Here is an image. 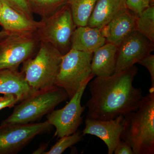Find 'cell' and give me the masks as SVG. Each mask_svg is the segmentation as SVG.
I'll list each match as a JSON object with an SVG mask.
<instances>
[{
	"label": "cell",
	"mask_w": 154,
	"mask_h": 154,
	"mask_svg": "<svg viewBox=\"0 0 154 154\" xmlns=\"http://www.w3.org/2000/svg\"><path fill=\"white\" fill-rule=\"evenodd\" d=\"M113 153L115 154H134L132 148L126 141L121 139L119 142Z\"/></svg>",
	"instance_id": "obj_26"
},
{
	"label": "cell",
	"mask_w": 154,
	"mask_h": 154,
	"mask_svg": "<svg viewBox=\"0 0 154 154\" xmlns=\"http://www.w3.org/2000/svg\"><path fill=\"white\" fill-rule=\"evenodd\" d=\"M136 30L154 42V5L149 6L137 16Z\"/></svg>",
	"instance_id": "obj_20"
},
{
	"label": "cell",
	"mask_w": 154,
	"mask_h": 154,
	"mask_svg": "<svg viewBox=\"0 0 154 154\" xmlns=\"http://www.w3.org/2000/svg\"><path fill=\"white\" fill-rule=\"evenodd\" d=\"M82 131L77 130L72 134L65 136L60 138L58 141L48 151L44 154H61L63 153L67 149L74 145L84 139Z\"/></svg>",
	"instance_id": "obj_21"
},
{
	"label": "cell",
	"mask_w": 154,
	"mask_h": 154,
	"mask_svg": "<svg viewBox=\"0 0 154 154\" xmlns=\"http://www.w3.org/2000/svg\"><path fill=\"white\" fill-rule=\"evenodd\" d=\"M40 22L35 32L39 42L51 45L63 55L68 52L71 49L72 35L77 27L68 5Z\"/></svg>",
	"instance_id": "obj_5"
},
{
	"label": "cell",
	"mask_w": 154,
	"mask_h": 154,
	"mask_svg": "<svg viewBox=\"0 0 154 154\" xmlns=\"http://www.w3.org/2000/svg\"><path fill=\"white\" fill-rule=\"evenodd\" d=\"M40 42L35 33H7L0 37V70L18 69L36 54Z\"/></svg>",
	"instance_id": "obj_7"
},
{
	"label": "cell",
	"mask_w": 154,
	"mask_h": 154,
	"mask_svg": "<svg viewBox=\"0 0 154 154\" xmlns=\"http://www.w3.org/2000/svg\"><path fill=\"white\" fill-rule=\"evenodd\" d=\"M124 116L110 120H102L86 118L85 127L82 131L83 135L96 136L107 146L108 154H113L124 128Z\"/></svg>",
	"instance_id": "obj_11"
},
{
	"label": "cell",
	"mask_w": 154,
	"mask_h": 154,
	"mask_svg": "<svg viewBox=\"0 0 154 154\" xmlns=\"http://www.w3.org/2000/svg\"><path fill=\"white\" fill-rule=\"evenodd\" d=\"M7 33V32H6L5 30H2V31H0V37L3 36V35H5V34H6Z\"/></svg>",
	"instance_id": "obj_29"
},
{
	"label": "cell",
	"mask_w": 154,
	"mask_h": 154,
	"mask_svg": "<svg viewBox=\"0 0 154 154\" xmlns=\"http://www.w3.org/2000/svg\"><path fill=\"white\" fill-rule=\"evenodd\" d=\"M127 8L138 16L145 9L154 5V0H126Z\"/></svg>",
	"instance_id": "obj_23"
},
{
	"label": "cell",
	"mask_w": 154,
	"mask_h": 154,
	"mask_svg": "<svg viewBox=\"0 0 154 154\" xmlns=\"http://www.w3.org/2000/svg\"><path fill=\"white\" fill-rule=\"evenodd\" d=\"M28 8L33 14L42 19L47 18L67 4V0H26Z\"/></svg>",
	"instance_id": "obj_19"
},
{
	"label": "cell",
	"mask_w": 154,
	"mask_h": 154,
	"mask_svg": "<svg viewBox=\"0 0 154 154\" xmlns=\"http://www.w3.org/2000/svg\"><path fill=\"white\" fill-rule=\"evenodd\" d=\"M52 125L46 121L28 124L0 125V154H15L37 136L49 132Z\"/></svg>",
	"instance_id": "obj_8"
},
{
	"label": "cell",
	"mask_w": 154,
	"mask_h": 154,
	"mask_svg": "<svg viewBox=\"0 0 154 154\" xmlns=\"http://www.w3.org/2000/svg\"><path fill=\"white\" fill-rule=\"evenodd\" d=\"M63 56L52 45L40 42L36 54L22 63L21 71L34 91L56 86Z\"/></svg>",
	"instance_id": "obj_3"
},
{
	"label": "cell",
	"mask_w": 154,
	"mask_h": 154,
	"mask_svg": "<svg viewBox=\"0 0 154 154\" xmlns=\"http://www.w3.org/2000/svg\"><path fill=\"white\" fill-rule=\"evenodd\" d=\"M137 18L135 14L127 9L100 29L106 42L118 47L125 39L136 30Z\"/></svg>",
	"instance_id": "obj_12"
},
{
	"label": "cell",
	"mask_w": 154,
	"mask_h": 154,
	"mask_svg": "<svg viewBox=\"0 0 154 154\" xmlns=\"http://www.w3.org/2000/svg\"><path fill=\"white\" fill-rule=\"evenodd\" d=\"M154 43L138 31H134L118 47L115 73L134 65L151 54Z\"/></svg>",
	"instance_id": "obj_10"
},
{
	"label": "cell",
	"mask_w": 154,
	"mask_h": 154,
	"mask_svg": "<svg viewBox=\"0 0 154 154\" xmlns=\"http://www.w3.org/2000/svg\"><path fill=\"white\" fill-rule=\"evenodd\" d=\"M97 0H67L76 27L88 25Z\"/></svg>",
	"instance_id": "obj_18"
},
{
	"label": "cell",
	"mask_w": 154,
	"mask_h": 154,
	"mask_svg": "<svg viewBox=\"0 0 154 154\" xmlns=\"http://www.w3.org/2000/svg\"><path fill=\"white\" fill-rule=\"evenodd\" d=\"M2 11L0 25L9 33H35L39 27L40 22L30 20L22 16L2 0Z\"/></svg>",
	"instance_id": "obj_14"
},
{
	"label": "cell",
	"mask_w": 154,
	"mask_h": 154,
	"mask_svg": "<svg viewBox=\"0 0 154 154\" xmlns=\"http://www.w3.org/2000/svg\"><path fill=\"white\" fill-rule=\"evenodd\" d=\"M2 1L22 16L30 20H34L33 14L31 13L28 8L26 0H2Z\"/></svg>",
	"instance_id": "obj_22"
},
{
	"label": "cell",
	"mask_w": 154,
	"mask_h": 154,
	"mask_svg": "<svg viewBox=\"0 0 154 154\" xmlns=\"http://www.w3.org/2000/svg\"><path fill=\"white\" fill-rule=\"evenodd\" d=\"M68 98L66 92L56 86L36 91L14 106L12 114L1 123H33L51 112Z\"/></svg>",
	"instance_id": "obj_4"
},
{
	"label": "cell",
	"mask_w": 154,
	"mask_h": 154,
	"mask_svg": "<svg viewBox=\"0 0 154 154\" xmlns=\"http://www.w3.org/2000/svg\"><path fill=\"white\" fill-rule=\"evenodd\" d=\"M118 47L106 42L93 53L91 69L96 77L105 78L115 73Z\"/></svg>",
	"instance_id": "obj_15"
},
{
	"label": "cell",
	"mask_w": 154,
	"mask_h": 154,
	"mask_svg": "<svg viewBox=\"0 0 154 154\" xmlns=\"http://www.w3.org/2000/svg\"><path fill=\"white\" fill-rule=\"evenodd\" d=\"M35 91L28 84L24 73L18 69L0 70V94H12L21 102Z\"/></svg>",
	"instance_id": "obj_13"
},
{
	"label": "cell",
	"mask_w": 154,
	"mask_h": 154,
	"mask_svg": "<svg viewBox=\"0 0 154 154\" xmlns=\"http://www.w3.org/2000/svg\"><path fill=\"white\" fill-rule=\"evenodd\" d=\"M138 63L147 69L151 75V88H154V55L151 54L145 57Z\"/></svg>",
	"instance_id": "obj_24"
},
{
	"label": "cell",
	"mask_w": 154,
	"mask_h": 154,
	"mask_svg": "<svg viewBox=\"0 0 154 154\" xmlns=\"http://www.w3.org/2000/svg\"><path fill=\"white\" fill-rule=\"evenodd\" d=\"M124 119L121 139L130 144L134 154H154V88L143 97L138 110Z\"/></svg>",
	"instance_id": "obj_2"
},
{
	"label": "cell",
	"mask_w": 154,
	"mask_h": 154,
	"mask_svg": "<svg viewBox=\"0 0 154 154\" xmlns=\"http://www.w3.org/2000/svg\"><path fill=\"white\" fill-rule=\"evenodd\" d=\"M89 83H85L63 108L54 110L47 114V121L56 129L54 137L60 138L72 134L82 124V115L86 107L82 106L81 101Z\"/></svg>",
	"instance_id": "obj_9"
},
{
	"label": "cell",
	"mask_w": 154,
	"mask_h": 154,
	"mask_svg": "<svg viewBox=\"0 0 154 154\" xmlns=\"http://www.w3.org/2000/svg\"><path fill=\"white\" fill-rule=\"evenodd\" d=\"M48 144V143L42 144L41 145L39 146L38 149H36V150L33 152V154H44V153L46 152L45 150L47 148Z\"/></svg>",
	"instance_id": "obj_27"
},
{
	"label": "cell",
	"mask_w": 154,
	"mask_h": 154,
	"mask_svg": "<svg viewBox=\"0 0 154 154\" xmlns=\"http://www.w3.org/2000/svg\"><path fill=\"white\" fill-rule=\"evenodd\" d=\"M20 101L14 95L4 94V96H0V110L7 107L11 108L14 107Z\"/></svg>",
	"instance_id": "obj_25"
},
{
	"label": "cell",
	"mask_w": 154,
	"mask_h": 154,
	"mask_svg": "<svg viewBox=\"0 0 154 154\" xmlns=\"http://www.w3.org/2000/svg\"><path fill=\"white\" fill-rule=\"evenodd\" d=\"M2 5L0 1V21H1V17H2Z\"/></svg>",
	"instance_id": "obj_28"
},
{
	"label": "cell",
	"mask_w": 154,
	"mask_h": 154,
	"mask_svg": "<svg viewBox=\"0 0 154 154\" xmlns=\"http://www.w3.org/2000/svg\"><path fill=\"white\" fill-rule=\"evenodd\" d=\"M137 72L133 65L91 81L89 84L91 97L86 104L87 118L110 120L137 111L143 97L141 90L133 85Z\"/></svg>",
	"instance_id": "obj_1"
},
{
	"label": "cell",
	"mask_w": 154,
	"mask_h": 154,
	"mask_svg": "<svg viewBox=\"0 0 154 154\" xmlns=\"http://www.w3.org/2000/svg\"><path fill=\"white\" fill-rule=\"evenodd\" d=\"M127 9L126 0H97L88 26L101 29Z\"/></svg>",
	"instance_id": "obj_16"
},
{
	"label": "cell",
	"mask_w": 154,
	"mask_h": 154,
	"mask_svg": "<svg viewBox=\"0 0 154 154\" xmlns=\"http://www.w3.org/2000/svg\"><path fill=\"white\" fill-rule=\"evenodd\" d=\"M106 43L101 29L89 26L77 27L71 38V49L93 53Z\"/></svg>",
	"instance_id": "obj_17"
},
{
	"label": "cell",
	"mask_w": 154,
	"mask_h": 154,
	"mask_svg": "<svg viewBox=\"0 0 154 154\" xmlns=\"http://www.w3.org/2000/svg\"><path fill=\"white\" fill-rule=\"evenodd\" d=\"M93 53L71 49L63 56L55 85L62 88L71 99L85 83L95 75L91 69Z\"/></svg>",
	"instance_id": "obj_6"
}]
</instances>
